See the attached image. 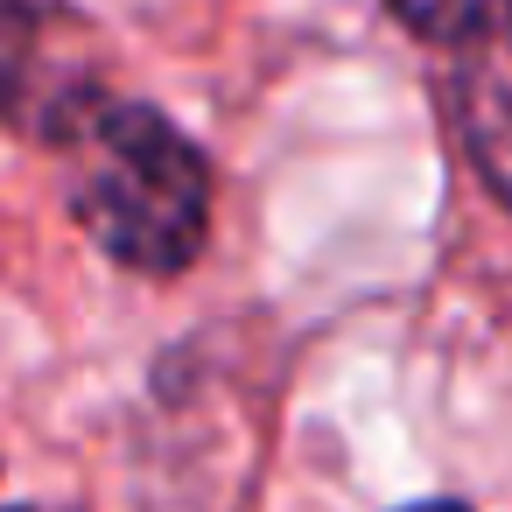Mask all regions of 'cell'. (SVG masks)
Instances as JSON below:
<instances>
[{"instance_id":"5b68a950","label":"cell","mask_w":512,"mask_h":512,"mask_svg":"<svg viewBox=\"0 0 512 512\" xmlns=\"http://www.w3.org/2000/svg\"><path fill=\"white\" fill-rule=\"evenodd\" d=\"M400 512H470V505H456V498H428V505H400Z\"/></svg>"},{"instance_id":"3957f363","label":"cell","mask_w":512,"mask_h":512,"mask_svg":"<svg viewBox=\"0 0 512 512\" xmlns=\"http://www.w3.org/2000/svg\"><path fill=\"white\" fill-rule=\"evenodd\" d=\"M449 113L477 183L512 211V0H484L449 43Z\"/></svg>"},{"instance_id":"277c9868","label":"cell","mask_w":512,"mask_h":512,"mask_svg":"<svg viewBox=\"0 0 512 512\" xmlns=\"http://www.w3.org/2000/svg\"><path fill=\"white\" fill-rule=\"evenodd\" d=\"M386 8H393V22H400L407 36H421V43H456L484 0H386Z\"/></svg>"},{"instance_id":"6da1fadb","label":"cell","mask_w":512,"mask_h":512,"mask_svg":"<svg viewBox=\"0 0 512 512\" xmlns=\"http://www.w3.org/2000/svg\"><path fill=\"white\" fill-rule=\"evenodd\" d=\"M71 183L64 204L78 232L127 274L169 281L204 253L211 232V162L155 106L99 92L57 141Z\"/></svg>"},{"instance_id":"8992f818","label":"cell","mask_w":512,"mask_h":512,"mask_svg":"<svg viewBox=\"0 0 512 512\" xmlns=\"http://www.w3.org/2000/svg\"><path fill=\"white\" fill-rule=\"evenodd\" d=\"M0 512H64V505H0Z\"/></svg>"},{"instance_id":"7a4b0ae2","label":"cell","mask_w":512,"mask_h":512,"mask_svg":"<svg viewBox=\"0 0 512 512\" xmlns=\"http://www.w3.org/2000/svg\"><path fill=\"white\" fill-rule=\"evenodd\" d=\"M99 92V50L71 0H0V120L15 134L57 148Z\"/></svg>"}]
</instances>
